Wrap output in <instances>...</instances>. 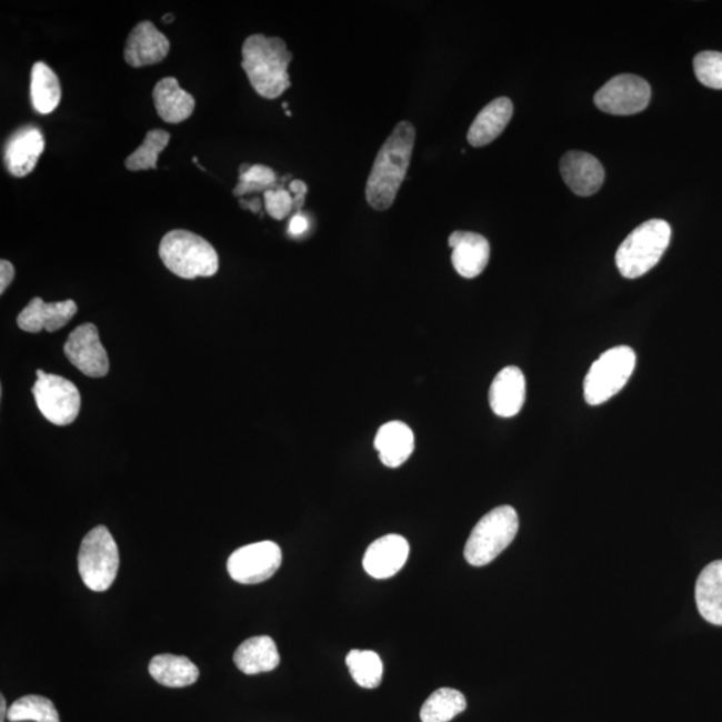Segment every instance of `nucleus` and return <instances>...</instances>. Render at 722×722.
Returning <instances> with one entry per match:
<instances>
[{"instance_id":"nucleus-33","label":"nucleus","mask_w":722,"mask_h":722,"mask_svg":"<svg viewBox=\"0 0 722 722\" xmlns=\"http://www.w3.org/2000/svg\"><path fill=\"white\" fill-rule=\"evenodd\" d=\"M16 278V269L8 260L0 261V293H4Z\"/></svg>"},{"instance_id":"nucleus-9","label":"nucleus","mask_w":722,"mask_h":722,"mask_svg":"<svg viewBox=\"0 0 722 722\" xmlns=\"http://www.w3.org/2000/svg\"><path fill=\"white\" fill-rule=\"evenodd\" d=\"M281 561V549L274 542L247 544L229 556L228 573L242 585H258L273 576Z\"/></svg>"},{"instance_id":"nucleus-14","label":"nucleus","mask_w":722,"mask_h":722,"mask_svg":"<svg viewBox=\"0 0 722 722\" xmlns=\"http://www.w3.org/2000/svg\"><path fill=\"white\" fill-rule=\"evenodd\" d=\"M169 51L170 42L167 36H163L152 22L143 21L131 30L123 56L131 68H143V66L162 62Z\"/></svg>"},{"instance_id":"nucleus-21","label":"nucleus","mask_w":722,"mask_h":722,"mask_svg":"<svg viewBox=\"0 0 722 722\" xmlns=\"http://www.w3.org/2000/svg\"><path fill=\"white\" fill-rule=\"evenodd\" d=\"M153 100L157 113L168 123H181L193 114L194 97L181 89L173 77L163 78L156 84Z\"/></svg>"},{"instance_id":"nucleus-16","label":"nucleus","mask_w":722,"mask_h":722,"mask_svg":"<svg viewBox=\"0 0 722 722\" xmlns=\"http://www.w3.org/2000/svg\"><path fill=\"white\" fill-rule=\"evenodd\" d=\"M452 265L464 279H475L490 260V244L482 234L457 231L450 235Z\"/></svg>"},{"instance_id":"nucleus-1","label":"nucleus","mask_w":722,"mask_h":722,"mask_svg":"<svg viewBox=\"0 0 722 722\" xmlns=\"http://www.w3.org/2000/svg\"><path fill=\"white\" fill-rule=\"evenodd\" d=\"M415 138L413 124L402 121L380 148L365 187L367 201L373 209L387 210L395 202L409 172Z\"/></svg>"},{"instance_id":"nucleus-20","label":"nucleus","mask_w":722,"mask_h":722,"mask_svg":"<svg viewBox=\"0 0 722 722\" xmlns=\"http://www.w3.org/2000/svg\"><path fill=\"white\" fill-rule=\"evenodd\" d=\"M514 107L509 98H497L490 102L472 122L468 140L471 147L482 148L497 140L513 118Z\"/></svg>"},{"instance_id":"nucleus-5","label":"nucleus","mask_w":722,"mask_h":722,"mask_svg":"<svg viewBox=\"0 0 722 722\" xmlns=\"http://www.w3.org/2000/svg\"><path fill=\"white\" fill-rule=\"evenodd\" d=\"M520 529V518L511 505H499L485 514L471 531L464 558L471 566H485L508 549Z\"/></svg>"},{"instance_id":"nucleus-32","label":"nucleus","mask_w":722,"mask_h":722,"mask_svg":"<svg viewBox=\"0 0 722 722\" xmlns=\"http://www.w3.org/2000/svg\"><path fill=\"white\" fill-rule=\"evenodd\" d=\"M265 209L274 220H284L294 209V200L288 190L279 188L268 190L264 194Z\"/></svg>"},{"instance_id":"nucleus-10","label":"nucleus","mask_w":722,"mask_h":722,"mask_svg":"<svg viewBox=\"0 0 722 722\" xmlns=\"http://www.w3.org/2000/svg\"><path fill=\"white\" fill-rule=\"evenodd\" d=\"M652 89L642 78L622 74L612 78L596 91L595 107L612 116H633L648 108Z\"/></svg>"},{"instance_id":"nucleus-23","label":"nucleus","mask_w":722,"mask_h":722,"mask_svg":"<svg viewBox=\"0 0 722 722\" xmlns=\"http://www.w3.org/2000/svg\"><path fill=\"white\" fill-rule=\"evenodd\" d=\"M695 602L708 622L722 626V561H714L701 571L695 583Z\"/></svg>"},{"instance_id":"nucleus-11","label":"nucleus","mask_w":722,"mask_h":722,"mask_svg":"<svg viewBox=\"0 0 722 722\" xmlns=\"http://www.w3.org/2000/svg\"><path fill=\"white\" fill-rule=\"evenodd\" d=\"M66 358L84 375L103 378L109 372V357L94 324L77 327L64 344Z\"/></svg>"},{"instance_id":"nucleus-24","label":"nucleus","mask_w":722,"mask_h":722,"mask_svg":"<svg viewBox=\"0 0 722 722\" xmlns=\"http://www.w3.org/2000/svg\"><path fill=\"white\" fill-rule=\"evenodd\" d=\"M149 673L168 688H185L193 685L200 678L199 668L183 655L160 654L156 655L149 664Z\"/></svg>"},{"instance_id":"nucleus-7","label":"nucleus","mask_w":722,"mask_h":722,"mask_svg":"<svg viewBox=\"0 0 722 722\" xmlns=\"http://www.w3.org/2000/svg\"><path fill=\"white\" fill-rule=\"evenodd\" d=\"M635 352L626 345L614 347L596 359L583 383L590 405L608 402L626 385L635 369Z\"/></svg>"},{"instance_id":"nucleus-17","label":"nucleus","mask_w":722,"mask_h":722,"mask_svg":"<svg viewBox=\"0 0 722 722\" xmlns=\"http://www.w3.org/2000/svg\"><path fill=\"white\" fill-rule=\"evenodd\" d=\"M77 311L78 307L72 300L61 301V303H44L41 298H34L19 313L18 327L30 333L43 330L56 332L68 324Z\"/></svg>"},{"instance_id":"nucleus-37","label":"nucleus","mask_w":722,"mask_h":722,"mask_svg":"<svg viewBox=\"0 0 722 722\" xmlns=\"http://www.w3.org/2000/svg\"><path fill=\"white\" fill-rule=\"evenodd\" d=\"M8 704H6L4 695H0V722H4L6 715H8Z\"/></svg>"},{"instance_id":"nucleus-25","label":"nucleus","mask_w":722,"mask_h":722,"mask_svg":"<svg viewBox=\"0 0 722 722\" xmlns=\"http://www.w3.org/2000/svg\"><path fill=\"white\" fill-rule=\"evenodd\" d=\"M30 96L32 107L39 114L52 113L61 102V82L56 72L44 62L32 66Z\"/></svg>"},{"instance_id":"nucleus-2","label":"nucleus","mask_w":722,"mask_h":722,"mask_svg":"<svg viewBox=\"0 0 722 722\" xmlns=\"http://www.w3.org/2000/svg\"><path fill=\"white\" fill-rule=\"evenodd\" d=\"M242 69L252 88L267 100H275L291 88L288 66L292 52L279 37L254 34L242 44Z\"/></svg>"},{"instance_id":"nucleus-27","label":"nucleus","mask_w":722,"mask_h":722,"mask_svg":"<svg viewBox=\"0 0 722 722\" xmlns=\"http://www.w3.org/2000/svg\"><path fill=\"white\" fill-rule=\"evenodd\" d=\"M345 662L359 686L375 689L382 684L384 668L378 653L372 650H351Z\"/></svg>"},{"instance_id":"nucleus-28","label":"nucleus","mask_w":722,"mask_h":722,"mask_svg":"<svg viewBox=\"0 0 722 722\" xmlns=\"http://www.w3.org/2000/svg\"><path fill=\"white\" fill-rule=\"evenodd\" d=\"M170 141V134L162 129L150 130L140 148L131 153L124 167L131 172H140V170L157 169V161L159 156L167 149Z\"/></svg>"},{"instance_id":"nucleus-6","label":"nucleus","mask_w":722,"mask_h":722,"mask_svg":"<svg viewBox=\"0 0 722 722\" xmlns=\"http://www.w3.org/2000/svg\"><path fill=\"white\" fill-rule=\"evenodd\" d=\"M118 569L120 551L110 531L104 527L89 531L78 554V571L84 585L93 592H107L116 581Z\"/></svg>"},{"instance_id":"nucleus-38","label":"nucleus","mask_w":722,"mask_h":722,"mask_svg":"<svg viewBox=\"0 0 722 722\" xmlns=\"http://www.w3.org/2000/svg\"><path fill=\"white\" fill-rule=\"evenodd\" d=\"M162 21L166 23H172L174 21V16L173 14H168L162 18Z\"/></svg>"},{"instance_id":"nucleus-15","label":"nucleus","mask_w":722,"mask_h":722,"mask_svg":"<svg viewBox=\"0 0 722 722\" xmlns=\"http://www.w3.org/2000/svg\"><path fill=\"white\" fill-rule=\"evenodd\" d=\"M561 174L571 192L581 197L595 194L605 181L601 162L594 156L576 150L562 157Z\"/></svg>"},{"instance_id":"nucleus-19","label":"nucleus","mask_w":722,"mask_h":722,"mask_svg":"<svg viewBox=\"0 0 722 722\" xmlns=\"http://www.w3.org/2000/svg\"><path fill=\"white\" fill-rule=\"evenodd\" d=\"M375 449L380 461L387 468L397 469L412 455L415 450V435L403 422H389L380 427L375 437Z\"/></svg>"},{"instance_id":"nucleus-34","label":"nucleus","mask_w":722,"mask_h":722,"mask_svg":"<svg viewBox=\"0 0 722 722\" xmlns=\"http://www.w3.org/2000/svg\"><path fill=\"white\" fill-rule=\"evenodd\" d=\"M289 190L294 194V209L300 210L304 205L305 195L308 193L307 183L300 180H294L289 183Z\"/></svg>"},{"instance_id":"nucleus-30","label":"nucleus","mask_w":722,"mask_h":722,"mask_svg":"<svg viewBox=\"0 0 722 722\" xmlns=\"http://www.w3.org/2000/svg\"><path fill=\"white\" fill-rule=\"evenodd\" d=\"M275 173L265 166H242L240 168L239 183L233 189V194L241 197L248 193L268 192L275 183Z\"/></svg>"},{"instance_id":"nucleus-8","label":"nucleus","mask_w":722,"mask_h":722,"mask_svg":"<svg viewBox=\"0 0 722 722\" xmlns=\"http://www.w3.org/2000/svg\"><path fill=\"white\" fill-rule=\"evenodd\" d=\"M32 395L39 411L56 425H69L81 411V393L77 385L62 377L37 371V382Z\"/></svg>"},{"instance_id":"nucleus-4","label":"nucleus","mask_w":722,"mask_h":722,"mask_svg":"<svg viewBox=\"0 0 722 722\" xmlns=\"http://www.w3.org/2000/svg\"><path fill=\"white\" fill-rule=\"evenodd\" d=\"M672 228L664 220H649L628 235L615 254V264L626 279H639L659 264L669 244Z\"/></svg>"},{"instance_id":"nucleus-22","label":"nucleus","mask_w":722,"mask_h":722,"mask_svg":"<svg viewBox=\"0 0 722 722\" xmlns=\"http://www.w3.org/2000/svg\"><path fill=\"white\" fill-rule=\"evenodd\" d=\"M233 661L248 675L274 671L280 664L278 646L271 636H252L235 650Z\"/></svg>"},{"instance_id":"nucleus-3","label":"nucleus","mask_w":722,"mask_h":722,"mask_svg":"<svg viewBox=\"0 0 722 722\" xmlns=\"http://www.w3.org/2000/svg\"><path fill=\"white\" fill-rule=\"evenodd\" d=\"M159 253L163 265L182 279L212 278L219 271V254L212 244L183 229L163 235Z\"/></svg>"},{"instance_id":"nucleus-13","label":"nucleus","mask_w":722,"mask_h":722,"mask_svg":"<svg viewBox=\"0 0 722 722\" xmlns=\"http://www.w3.org/2000/svg\"><path fill=\"white\" fill-rule=\"evenodd\" d=\"M44 150L41 129L28 124L18 129L4 147V163L11 176L22 179L36 169Z\"/></svg>"},{"instance_id":"nucleus-29","label":"nucleus","mask_w":722,"mask_h":722,"mask_svg":"<svg viewBox=\"0 0 722 722\" xmlns=\"http://www.w3.org/2000/svg\"><path fill=\"white\" fill-rule=\"evenodd\" d=\"M8 719L11 722H61L52 701L37 694L24 695V698L17 700L9 708Z\"/></svg>"},{"instance_id":"nucleus-12","label":"nucleus","mask_w":722,"mask_h":722,"mask_svg":"<svg viewBox=\"0 0 722 722\" xmlns=\"http://www.w3.org/2000/svg\"><path fill=\"white\" fill-rule=\"evenodd\" d=\"M410 544L405 538L389 534L379 538L367 549L363 566L377 580H387L399 573L409 560Z\"/></svg>"},{"instance_id":"nucleus-31","label":"nucleus","mask_w":722,"mask_h":722,"mask_svg":"<svg viewBox=\"0 0 722 722\" xmlns=\"http://www.w3.org/2000/svg\"><path fill=\"white\" fill-rule=\"evenodd\" d=\"M695 77L706 88L722 89V52H700L693 61Z\"/></svg>"},{"instance_id":"nucleus-35","label":"nucleus","mask_w":722,"mask_h":722,"mask_svg":"<svg viewBox=\"0 0 722 722\" xmlns=\"http://www.w3.org/2000/svg\"><path fill=\"white\" fill-rule=\"evenodd\" d=\"M308 227H310V224H308L307 217L298 213L293 217L291 222H289V233L292 235L303 234L307 231Z\"/></svg>"},{"instance_id":"nucleus-26","label":"nucleus","mask_w":722,"mask_h":722,"mask_svg":"<svg viewBox=\"0 0 722 722\" xmlns=\"http://www.w3.org/2000/svg\"><path fill=\"white\" fill-rule=\"evenodd\" d=\"M468 708V701L461 692L451 688L438 689L427 700L420 711L422 722H450Z\"/></svg>"},{"instance_id":"nucleus-18","label":"nucleus","mask_w":722,"mask_h":722,"mask_svg":"<svg viewBox=\"0 0 722 722\" xmlns=\"http://www.w3.org/2000/svg\"><path fill=\"white\" fill-rule=\"evenodd\" d=\"M490 405L495 415L513 418L520 413L527 400V379L518 367L499 371L490 387Z\"/></svg>"},{"instance_id":"nucleus-36","label":"nucleus","mask_w":722,"mask_h":722,"mask_svg":"<svg viewBox=\"0 0 722 722\" xmlns=\"http://www.w3.org/2000/svg\"><path fill=\"white\" fill-rule=\"evenodd\" d=\"M241 207H244L245 209L252 210L254 213H259L261 209V202L259 199H254L252 201H244L240 200Z\"/></svg>"}]
</instances>
